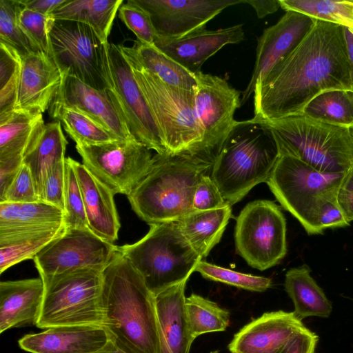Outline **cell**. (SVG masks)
I'll list each match as a JSON object with an SVG mask.
<instances>
[{
    "label": "cell",
    "instance_id": "1",
    "mask_svg": "<svg viewBox=\"0 0 353 353\" xmlns=\"http://www.w3.org/2000/svg\"><path fill=\"white\" fill-rule=\"evenodd\" d=\"M332 90L352 91L343 26L315 19L298 46L257 80L252 119L303 113L316 96Z\"/></svg>",
    "mask_w": 353,
    "mask_h": 353
},
{
    "label": "cell",
    "instance_id": "2",
    "mask_svg": "<svg viewBox=\"0 0 353 353\" xmlns=\"http://www.w3.org/2000/svg\"><path fill=\"white\" fill-rule=\"evenodd\" d=\"M103 326L127 353H161L154 296L118 250L102 272Z\"/></svg>",
    "mask_w": 353,
    "mask_h": 353
},
{
    "label": "cell",
    "instance_id": "3",
    "mask_svg": "<svg viewBox=\"0 0 353 353\" xmlns=\"http://www.w3.org/2000/svg\"><path fill=\"white\" fill-rule=\"evenodd\" d=\"M211 170L185 156L156 154L148 173L127 196L132 209L150 225L178 222L195 211L194 192Z\"/></svg>",
    "mask_w": 353,
    "mask_h": 353
},
{
    "label": "cell",
    "instance_id": "4",
    "mask_svg": "<svg viewBox=\"0 0 353 353\" xmlns=\"http://www.w3.org/2000/svg\"><path fill=\"white\" fill-rule=\"evenodd\" d=\"M270 131L252 119L236 121L214 163L210 177L232 206L268 181L278 158Z\"/></svg>",
    "mask_w": 353,
    "mask_h": 353
},
{
    "label": "cell",
    "instance_id": "5",
    "mask_svg": "<svg viewBox=\"0 0 353 353\" xmlns=\"http://www.w3.org/2000/svg\"><path fill=\"white\" fill-rule=\"evenodd\" d=\"M255 122L270 131L279 155L294 157L326 173H346L353 166V139L348 128L304 113Z\"/></svg>",
    "mask_w": 353,
    "mask_h": 353
},
{
    "label": "cell",
    "instance_id": "6",
    "mask_svg": "<svg viewBox=\"0 0 353 353\" xmlns=\"http://www.w3.org/2000/svg\"><path fill=\"white\" fill-rule=\"evenodd\" d=\"M154 296L188 280L202 258L184 236L177 222L150 225L138 241L118 246Z\"/></svg>",
    "mask_w": 353,
    "mask_h": 353
},
{
    "label": "cell",
    "instance_id": "7",
    "mask_svg": "<svg viewBox=\"0 0 353 353\" xmlns=\"http://www.w3.org/2000/svg\"><path fill=\"white\" fill-rule=\"evenodd\" d=\"M122 53L131 66L167 153L185 156L199 163L197 152L201 133L194 112V91L163 82L134 59Z\"/></svg>",
    "mask_w": 353,
    "mask_h": 353
},
{
    "label": "cell",
    "instance_id": "8",
    "mask_svg": "<svg viewBox=\"0 0 353 353\" xmlns=\"http://www.w3.org/2000/svg\"><path fill=\"white\" fill-rule=\"evenodd\" d=\"M345 174L323 172L294 157L279 155L266 183L281 205L308 234H322L320 208L337 197Z\"/></svg>",
    "mask_w": 353,
    "mask_h": 353
},
{
    "label": "cell",
    "instance_id": "9",
    "mask_svg": "<svg viewBox=\"0 0 353 353\" xmlns=\"http://www.w3.org/2000/svg\"><path fill=\"white\" fill-rule=\"evenodd\" d=\"M44 296L36 326H103L102 272L81 269L41 278Z\"/></svg>",
    "mask_w": 353,
    "mask_h": 353
},
{
    "label": "cell",
    "instance_id": "10",
    "mask_svg": "<svg viewBox=\"0 0 353 353\" xmlns=\"http://www.w3.org/2000/svg\"><path fill=\"white\" fill-rule=\"evenodd\" d=\"M51 58L63 74L97 90L110 88L108 43L88 25L54 20L50 32Z\"/></svg>",
    "mask_w": 353,
    "mask_h": 353
},
{
    "label": "cell",
    "instance_id": "11",
    "mask_svg": "<svg viewBox=\"0 0 353 353\" xmlns=\"http://www.w3.org/2000/svg\"><path fill=\"white\" fill-rule=\"evenodd\" d=\"M196 77L194 112L201 133L197 160L212 168L236 125L241 92L220 77L200 72Z\"/></svg>",
    "mask_w": 353,
    "mask_h": 353
},
{
    "label": "cell",
    "instance_id": "12",
    "mask_svg": "<svg viewBox=\"0 0 353 353\" xmlns=\"http://www.w3.org/2000/svg\"><path fill=\"white\" fill-rule=\"evenodd\" d=\"M235 247L247 263L265 270L286 255V221L273 201L256 200L248 203L236 218Z\"/></svg>",
    "mask_w": 353,
    "mask_h": 353
},
{
    "label": "cell",
    "instance_id": "13",
    "mask_svg": "<svg viewBox=\"0 0 353 353\" xmlns=\"http://www.w3.org/2000/svg\"><path fill=\"white\" fill-rule=\"evenodd\" d=\"M75 148L85 168L114 194L128 196L153 161L150 150L135 140Z\"/></svg>",
    "mask_w": 353,
    "mask_h": 353
},
{
    "label": "cell",
    "instance_id": "14",
    "mask_svg": "<svg viewBox=\"0 0 353 353\" xmlns=\"http://www.w3.org/2000/svg\"><path fill=\"white\" fill-rule=\"evenodd\" d=\"M108 94L136 141L157 154L167 153L159 130L119 45L108 43Z\"/></svg>",
    "mask_w": 353,
    "mask_h": 353
},
{
    "label": "cell",
    "instance_id": "15",
    "mask_svg": "<svg viewBox=\"0 0 353 353\" xmlns=\"http://www.w3.org/2000/svg\"><path fill=\"white\" fill-rule=\"evenodd\" d=\"M118 246L89 228H67L33 258L41 278L81 269L103 272Z\"/></svg>",
    "mask_w": 353,
    "mask_h": 353
},
{
    "label": "cell",
    "instance_id": "16",
    "mask_svg": "<svg viewBox=\"0 0 353 353\" xmlns=\"http://www.w3.org/2000/svg\"><path fill=\"white\" fill-rule=\"evenodd\" d=\"M150 14L157 37L173 39L205 28L226 8L243 0H134ZM156 37V38H157Z\"/></svg>",
    "mask_w": 353,
    "mask_h": 353
},
{
    "label": "cell",
    "instance_id": "17",
    "mask_svg": "<svg viewBox=\"0 0 353 353\" xmlns=\"http://www.w3.org/2000/svg\"><path fill=\"white\" fill-rule=\"evenodd\" d=\"M315 19L303 14L286 11L257 39L256 59L250 80L241 92V105L253 94L257 80L284 59L314 26Z\"/></svg>",
    "mask_w": 353,
    "mask_h": 353
},
{
    "label": "cell",
    "instance_id": "18",
    "mask_svg": "<svg viewBox=\"0 0 353 353\" xmlns=\"http://www.w3.org/2000/svg\"><path fill=\"white\" fill-rule=\"evenodd\" d=\"M51 105L71 108L85 114L119 141L135 140L108 89L97 90L75 77L63 74Z\"/></svg>",
    "mask_w": 353,
    "mask_h": 353
},
{
    "label": "cell",
    "instance_id": "19",
    "mask_svg": "<svg viewBox=\"0 0 353 353\" xmlns=\"http://www.w3.org/2000/svg\"><path fill=\"white\" fill-rule=\"evenodd\" d=\"M63 73L48 55L36 52L22 57L14 110L43 113L54 101Z\"/></svg>",
    "mask_w": 353,
    "mask_h": 353
},
{
    "label": "cell",
    "instance_id": "20",
    "mask_svg": "<svg viewBox=\"0 0 353 353\" xmlns=\"http://www.w3.org/2000/svg\"><path fill=\"white\" fill-rule=\"evenodd\" d=\"M245 39L242 24L209 30L205 28L173 39L157 37L154 46L193 74L201 72L203 64L223 47Z\"/></svg>",
    "mask_w": 353,
    "mask_h": 353
},
{
    "label": "cell",
    "instance_id": "21",
    "mask_svg": "<svg viewBox=\"0 0 353 353\" xmlns=\"http://www.w3.org/2000/svg\"><path fill=\"white\" fill-rule=\"evenodd\" d=\"M305 327L293 312H265L242 327L228 349L231 353H279Z\"/></svg>",
    "mask_w": 353,
    "mask_h": 353
},
{
    "label": "cell",
    "instance_id": "22",
    "mask_svg": "<svg viewBox=\"0 0 353 353\" xmlns=\"http://www.w3.org/2000/svg\"><path fill=\"white\" fill-rule=\"evenodd\" d=\"M110 341L101 325H64L27 334L19 341V345L30 353H93Z\"/></svg>",
    "mask_w": 353,
    "mask_h": 353
},
{
    "label": "cell",
    "instance_id": "23",
    "mask_svg": "<svg viewBox=\"0 0 353 353\" xmlns=\"http://www.w3.org/2000/svg\"><path fill=\"white\" fill-rule=\"evenodd\" d=\"M82 194L89 229L102 239L114 243L121 227L111 190L83 164L70 158Z\"/></svg>",
    "mask_w": 353,
    "mask_h": 353
},
{
    "label": "cell",
    "instance_id": "24",
    "mask_svg": "<svg viewBox=\"0 0 353 353\" xmlns=\"http://www.w3.org/2000/svg\"><path fill=\"white\" fill-rule=\"evenodd\" d=\"M187 281L154 296L161 353H190L195 339L190 331L185 308Z\"/></svg>",
    "mask_w": 353,
    "mask_h": 353
},
{
    "label": "cell",
    "instance_id": "25",
    "mask_svg": "<svg viewBox=\"0 0 353 353\" xmlns=\"http://www.w3.org/2000/svg\"><path fill=\"white\" fill-rule=\"evenodd\" d=\"M44 296L42 279H27L0 283V332L39 319Z\"/></svg>",
    "mask_w": 353,
    "mask_h": 353
},
{
    "label": "cell",
    "instance_id": "26",
    "mask_svg": "<svg viewBox=\"0 0 353 353\" xmlns=\"http://www.w3.org/2000/svg\"><path fill=\"white\" fill-rule=\"evenodd\" d=\"M45 125L41 113L14 110L0 117V161L23 162Z\"/></svg>",
    "mask_w": 353,
    "mask_h": 353
},
{
    "label": "cell",
    "instance_id": "27",
    "mask_svg": "<svg viewBox=\"0 0 353 353\" xmlns=\"http://www.w3.org/2000/svg\"><path fill=\"white\" fill-rule=\"evenodd\" d=\"M64 224V212L43 201L0 202V233L52 229Z\"/></svg>",
    "mask_w": 353,
    "mask_h": 353
},
{
    "label": "cell",
    "instance_id": "28",
    "mask_svg": "<svg viewBox=\"0 0 353 353\" xmlns=\"http://www.w3.org/2000/svg\"><path fill=\"white\" fill-rule=\"evenodd\" d=\"M284 286L294 303L293 312L299 319L308 316L327 318L331 314L332 303L311 276L307 265L290 269L285 274Z\"/></svg>",
    "mask_w": 353,
    "mask_h": 353
},
{
    "label": "cell",
    "instance_id": "29",
    "mask_svg": "<svg viewBox=\"0 0 353 353\" xmlns=\"http://www.w3.org/2000/svg\"><path fill=\"white\" fill-rule=\"evenodd\" d=\"M68 141L59 121L45 125L38 140L25 155L23 163L30 170L37 194L41 196L48 173L64 161Z\"/></svg>",
    "mask_w": 353,
    "mask_h": 353
},
{
    "label": "cell",
    "instance_id": "30",
    "mask_svg": "<svg viewBox=\"0 0 353 353\" xmlns=\"http://www.w3.org/2000/svg\"><path fill=\"white\" fill-rule=\"evenodd\" d=\"M231 206L194 211L177 223L188 241L201 257L207 256L220 241L231 217Z\"/></svg>",
    "mask_w": 353,
    "mask_h": 353
},
{
    "label": "cell",
    "instance_id": "31",
    "mask_svg": "<svg viewBox=\"0 0 353 353\" xmlns=\"http://www.w3.org/2000/svg\"><path fill=\"white\" fill-rule=\"evenodd\" d=\"M123 0H66L50 15L55 20L89 26L103 43L108 42L114 19Z\"/></svg>",
    "mask_w": 353,
    "mask_h": 353
},
{
    "label": "cell",
    "instance_id": "32",
    "mask_svg": "<svg viewBox=\"0 0 353 353\" xmlns=\"http://www.w3.org/2000/svg\"><path fill=\"white\" fill-rule=\"evenodd\" d=\"M121 51L163 82L179 88L194 91L196 74L161 52L154 45L135 41L132 47L119 45Z\"/></svg>",
    "mask_w": 353,
    "mask_h": 353
},
{
    "label": "cell",
    "instance_id": "33",
    "mask_svg": "<svg viewBox=\"0 0 353 353\" xmlns=\"http://www.w3.org/2000/svg\"><path fill=\"white\" fill-rule=\"evenodd\" d=\"M66 230L60 227L12 233H0V273L35 255L54 239L62 235Z\"/></svg>",
    "mask_w": 353,
    "mask_h": 353
},
{
    "label": "cell",
    "instance_id": "34",
    "mask_svg": "<svg viewBox=\"0 0 353 353\" xmlns=\"http://www.w3.org/2000/svg\"><path fill=\"white\" fill-rule=\"evenodd\" d=\"M49 114L62 124L76 145H94L119 141L90 117L78 110L51 105Z\"/></svg>",
    "mask_w": 353,
    "mask_h": 353
},
{
    "label": "cell",
    "instance_id": "35",
    "mask_svg": "<svg viewBox=\"0 0 353 353\" xmlns=\"http://www.w3.org/2000/svg\"><path fill=\"white\" fill-rule=\"evenodd\" d=\"M304 114L330 124L353 126V91L332 90L316 96L305 107Z\"/></svg>",
    "mask_w": 353,
    "mask_h": 353
},
{
    "label": "cell",
    "instance_id": "36",
    "mask_svg": "<svg viewBox=\"0 0 353 353\" xmlns=\"http://www.w3.org/2000/svg\"><path fill=\"white\" fill-rule=\"evenodd\" d=\"M279 3L285 11L299 12L353 30V0H279Z\"/></svg>",
    "mask_w": 353,
    "mask_h": 353
},
{
    "label": "cell",
    "instance_id": "37",
    "mask_svg": "<svg viewBox=\"0 0 353 353\" xmlns=\"http://www.w3.org/2000/svg\"><path fill=\"white\" fill-rule=\"evenodd\" d=\"M187 317L192 336L224 331L230 323V313L215 302L196 294L185 299Z\"/></svg>",
    "mask_w": 353,
    "mask_h": 353
},
{
    "label": "cell",
    "instance_id": "38",
    "mask_svg": "<svg viewBox=\"0 0 353 353\" xmlns=\"http://www.w3.org/2000/svg\"><path fill=\"white\" fill-rule=\"evenodd\" d=\"M22 57L14 48L0 43V117L14 111Z\"/></svg>",
    "mask_w": 353,
    "mask_h": 353
},
{
    "label": "cell",
    "instance_id": "39",
    "mask_svg": "<svg viewBox=\"0 0 353 353\" xmlns=\"http://www.w3.org/2000/svg\"><path fill=\"white\" fill-rule=\"evenodd\" d=\"M54 20L51 15L39 13L23 7L20 3L17 21L21 30L34 52H43L50 57L52 51L50 32Z\"/></svg>",
    "mask_w": 353,
    "mask_h": 353
},
{
    "label": "cell",
    "instance_id": "40",
    "mask_svg": "<svg viewBox=\"0 0 353 353\" xmlns=\"http://www.w3.org/2000/svg\"><path fill=\"white\" fill-rule=\"evenodd\" d=\"M195 271L205 279L249 291L264 292L272 284L270 278L236 272L202 260L196 265Z\"/></svg>",
    "mask_w": 353,
    "mask_h": 353
},
{
    "label": "cell",
    "instance_id": "41",
    "mask_svg": "<svg viewBox=\"0 0 353 353\" xmlns=\"http://www.w3.org/2000/svg\"><path fill=\"white\" fill-rule=\"evenodd\" d=\"M19 0H0V43L14 48L21 57L34 52L17 21Z\"/></svg>",
    "mask_w": 353,
    "mask_h": 353
},
{
    "label": "cell",
    "instance_id": "42",
    "mask_svg": "<svg viewBox=\"0 0 353 353\" xmlns=\"http://www.w3.org/2000/svg\"><path fill=\"white\" fill-rule=\"evenodd\" d=\"M64 224L67 228H89L83 197L70 157L65 159Z\"/></svg>",
    "mask_w": 353,
    "mask_h": 353
},
{
    "label": "cell",
    "instance_id": "43",
    "mask_svg": "<svg viewBox=\"0 0 353 353\" xmlns=\"http://www.w3.org/2000/svg\"><path fill=\"white\" fill-rule=\"evenodd\" d=\"M119 17L137 37V41L147 45H154L157 37L148 12L134 0L123 3L119 10Z\"/></svg>",
    "mask_w": 353,
    "mask_h": 353
},
{
    "label": "cell",
    "instance_id": "44",
    "mask_svg": "<svg viewBox=\"0 0 353 353\" xmlns=\"http://www.w3.org/2000/svg\"><path fill=\"white\" fill-rule=\"evenodd\" d=\"M41 201L30 168L22 164L0 202L33 203Z\"/></svg>",
    "mask_w": 353,
    "mask_h": 353
},
{
    "label": "cell",
    "instance_id": "45",
    "mask_svg": "<svg viewBox=\"0 0 353 353\" xmlns=\"http://www.w3.org/2000/svg\"><path fill=\"white\" fill-rule=\"evenodd\" d=\"M65 182V159L57 163L48 173L43 187L41 201L56 206L64 212Z\"/></svg>",
    "mask_w": 353,
    "mask_h": 353
},
{
    "label": "cell",
    "instance_id": "46",
    "mask_svg": "<svg viewBox=\"0 0 353 353\" xmlns=\"http://www.w3.org/2000/svg\"><path fill=\"white\" fill-rule=\"evenodd\" d=\"M228 205L229 204L223 197L221 191L210 175H204L194 192V210L195 211H205L223 208Z\"/></svg>",
    "mask_w": 353,
    "mask_h": 353
},
{
    "label": "cell",
    "instance_id": "47",
    "mask_svg": "<svg viewBox=\"0 0 353 353\" xmlns=\"http://www.w3.org/2000/svg\"><path fill=\"white\" fill-rule=\"evenodd\" d=\"M319 222L324 231L328 228H343L350 225L337 199H329L323 203L319 212Z\"/></svg>",
    "mask_w": 353,
    "mask_h": 353
},
{
    "label": "cell",
    "instance_id": "48",
    "mask_svg": "<svg viewBox=\"0 0 353 353\" xmlns=\"http://www.w3.org/2000/svg\"><path fill=\"white\" fill-rule=\"evenodd\" d=\"M319 336L306 327L295 334L279 353H315Z\"/></svg>",
    "mask_w": 353,
    "mask_h": 353
},
{
    "label": "cell",
    "instance_id": "49",
    "mask_svg": "<svg viewBox=\"0 0 353 353\" xmlns=\"http://www.w3.org/2000/svg\"><path fill=\"white\" fill-rule=\"evenodd\" d=\"M336 199L346 219L350 223L353 221V166L346 172Z\"/></svg>",
    "mask_w": 353,
    "mask_h": 353
},
{
    "label": "cell",
    "instance_id": "50",
    "mask_svg": "<svg viewBox=\"0 0 353 353\" xmlns=\"http://www.w3.org/2000/svg\"><path fill=\"white\" fill-rule=\"evenodd\" d=\"M66 0H19L25 8L39 13L50 15Z\"/></svg>",
    "mask_w": 353,
    "mask_h": 353
},
{
    "label": "cell",
    "instance_id": "51",
    "mask_svg": "<svg viewBox=\"0 0 353 353\" xmlns=\"http://www.w3.org/2000/svg\"><path fill=\"white\" fill-rule=\"evenodd\" d=\"M243 3L250 5L255 10L259 19L276 12L280 6L279 0H243Z\"/></svg>",
    "mask_w": 353,
    "mask_h": 353
},
{
    "label": "cell",
    "instance_id": "52",
    "mask_svg": "<svg viewBox=\"0 0 353 353\" xmlns=\"http://www.w3.org/2000/svg\"><path fill=\"white\" fill-rule=\"evenodd\" d=\"M344 37L345 41V46L347 49V53L348 57V61L350 68L351 79L352 84L353 91V32L348 27L343 26Z\"/></svg>",
    "mask_w": 353,
    "mask_h": 353
},
{
    "label": "cell",
    "instance_id": "53",
    "mask_svg": "<svg viewBox=\"0 0 353 353\" xmlns=\"http://www.w3.org/2000/svg\"><path fill=\"white\" fill-rule=\"evenodd\" d=\"M93 353H127L119 348L112 340L101 350Z\"/></svg>",
    "mask_w": 353,
    "mask_h": 353
},
{
    "label": "cell",
    "instance_id": "54",
    "mask_svg": "<svg viewBox=\"0 0 353 353\" xmlns=\"http://www.w3.org/2000/svg\"><path fill=\"white\" fill-rule=\"evenodd\" d=\"M351 30H352V32H353V30H352V29H351Z\"/></svg>",
    "mask_w": 353,
    "mask_h": 353
}]
</instances>
